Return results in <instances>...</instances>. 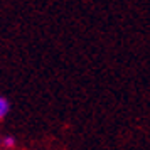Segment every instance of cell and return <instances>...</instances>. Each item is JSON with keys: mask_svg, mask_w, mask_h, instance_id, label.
I'll return each mask as SVG.
<instances>
[{"mask_svg": "<svg viewBox=\"0 0 150 150\" xmlns=\"http://www.w3.org/2000/svg\"><path fill=\"white\" fill-rule=\"evenodd\" d=\"M8 110H10V105H8V101L4 98V96H0V120H2L4 116H7Z\"/></svg>", "mask_w": 150, "mask_h": 150, "instance_id": "obj_1", "label": "cell"}, {"mask_svg": "<svg viewBox=\"0 0 150 150\" xmlns=\"http://www.w3.org/2000/svg\"><path fill=\"white\" fill-rule=\"evenodd\" d=\"M2 145L5 147V149H12L15 145V138H12V137H5L4 140H2Z\"/></svg>", "mask_w": 150, "mask_h": 150, "instance_id": "obj_2", "label": "cell"}]
</instances>
